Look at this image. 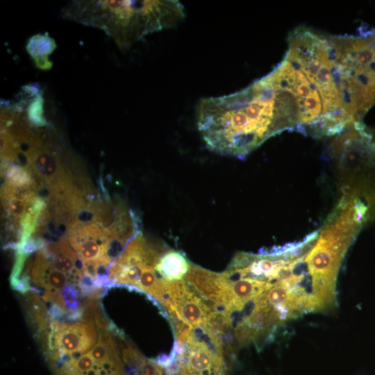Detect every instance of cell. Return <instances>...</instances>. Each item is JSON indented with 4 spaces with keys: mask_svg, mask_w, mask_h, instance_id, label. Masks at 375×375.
I'll use <instances>...</instances> for the list:
<instances>
[{
    "mask_svg": "<svg viewBox=\"0 0 375 375\" xmlns=\"http://www.w3.org/2000/svg\"><path fill=\"white\" fill-rule=\"evenodd\" d=\"M61 15L101 29L122 51L147 35L175 27L185 17V8L177 0L72 1Z\"/></svg>",
    "mask_w": 375,
    "mask_h": 375,
    "instance_id": "7a4b0ae2",
    "label": "cell"
},
{
    "mask_svg": "<svg viewBox=\"0 0 375 375\" xmlns=\"http://www.w3.org/2000/svg\"><path fill=\"white\" fill-rule=\"evenodd\" d=\"M196 121L210 151L241 159L285 131L274 98L255 83L230 94L201 99Z\"/></svg>",
    "mask_w": 375,
    "mask_h": 375,
    "instance_id": "6da1fadb",
    "label": "cell"
},
{
    "mask_svg": "<svg viewBox=\"0 0 375 375\" xmlns=\"http://www.w3.org/2000/svg\"><path fill=\"white\" fill-rule=\"evenodd\" d=\"M56 48L54 40L47 33L32 36L26 47L36 67L42 70H48L52 67V62L49 60V56Z\"/></svg>",
    "mask_w": 375,
    "mask_h": 375,
    "instance_id": "52a82bcc",
    "label": "cell"
},
{
    "mask_svg": "<svg viewBox=\"0 0 375 375\" xmlns=\"http://www.w3.org/2000/svg\"><path fill=\"white\" fill-rule=\"evenodd\" d=\"M56 375H126L119 356L99 359L89 351L57 365Z\"/></svg>",
    "mask_w": 375,
    "mask_h": 375,
    "instance_id": "277c9868",
    "label": "cell"
},
{
    "mask_svg": "<svg viewBox=\"0 0 375 375\" xmlns=\"http://www.w3.org/2000/svg\"><path fill=\"white\" fill-rule=\"evenodd\" d=\"M184 280L199 294L214 303L225 306L228 285L222 273L212 272L190 264Z\"/></svg>",
    "mask_w": 375,
    "mask_h": 375,
    "instance_id": "5b68a950",
    "label": "cell"
},
{
    "mask_svg": "<svg viewBox=\"0 0 375 375\" xmlns=\"http://www.w3.org/2000/svg\"><path fill=\"white\" fill-rule=\"evenodd\" d=\"M61 295L62 297L64 306L66 310L68 311L69 314L73 311L81 308V307L79 306V294L77 288H76V285H67L62 289L61 292Z\"/></svg>",
    "mask_w": 375,
    "mask_h": 375,
    "instance_id": "ba28073f",
    "label": "cell"
},
{
    "mask_svg": "<svg viewBox=\"0 0 375 375\" xmlns=\"http://www.w3.org/2000/svg\"><path fill=\"white\" fill-rule=\"evenodd\" d=\"M190 266V263L183 253L167 248L156 269L163 279L172 282L184 280Z\"/></svg>",
    "mask_w": 375,
    "mask_h": 375,
    "instance_id": "8992f818",
    "label": "cell"
},
{
    "mask_svg": "<svg viewBox=\"0 0 375 375\" xmlns=\"http://www.w3.org/2000/svg\"><path fill=\"white\" fill-rule=\"evenodd\" d=\"M97 329L90 319L70 324L51 322L46 335L49 358L58 365L89 351L97 341Z\"/></svg>",
    "mask_w": 375,
    "mask_h": 375,
    "instance_id": "3957f363",
    "label": "cell"
},
{
    "mask_svg": "<svg viewBox=\"0 0 375 375\" xmlns=\"http://www.w3.org/2000/svg\"><path fill=\"white\" fill-rule=\"evenodd\" d=\"M165 368L156 360H144L138 369L137 375H163Z\"/></svg>",
    "mask_w": 375,
    "mask_h": 375,
    "instance_id": "9c48e42d",
    "label": "cell"
}]
</instances>
